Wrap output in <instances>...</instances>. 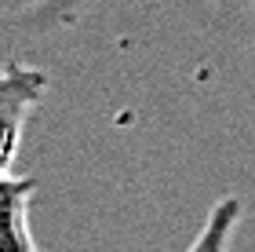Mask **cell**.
Returning <instances> with one entry per match:
<instances>
[{
	"instance_id": "7a4b0ae2",
	"label": "cell",
	"mask_w": 255,
	"mask_h": 252,
	"mask_svg": "<svg viewBox=\"0 0 255 252\" xmlns=\"http://www.w3.org/2000/svg\"><path fill=\"white\" fill-rule=\"evenodd\" d=\"M37 190L33 176H0V252H40L29 234V201Z\"/></svg>"
},
{
	"instance_id": "6da1fadb",
	"label": "cell",
	"mask_w": 255,
	"mask_h": 252,
	"mask_svg": "<svg viewBox=\"0 0 255 252\" xmlns=\"http://www.w3.org/2000/svg\"><path fill=\"white\" fill-rule=\"evenodd\" d=\"M48 91V73L26 62H4L0 66V176H7L11 161L18 154L22 132L29 113L40 106Z\"/></svg>"
},
{
	"instance_id": "3957f363",
	"label": "cell",
	"mask_w": 255,
	"mask_h": 252,
	"mask_svg": "<svg viewBox=\"0 0 255 252\" xmlns=\"http://www.w3.org/2000/svg\"><path fill=\"white\" fill-rule=\"evenodd\" d=\"M241 216H245L241 198H223L219 205H212V212H208L201 234L193 238V245L186 252H230L234 234H237V227H241Z\"/></svg>"
}]
</instances>
